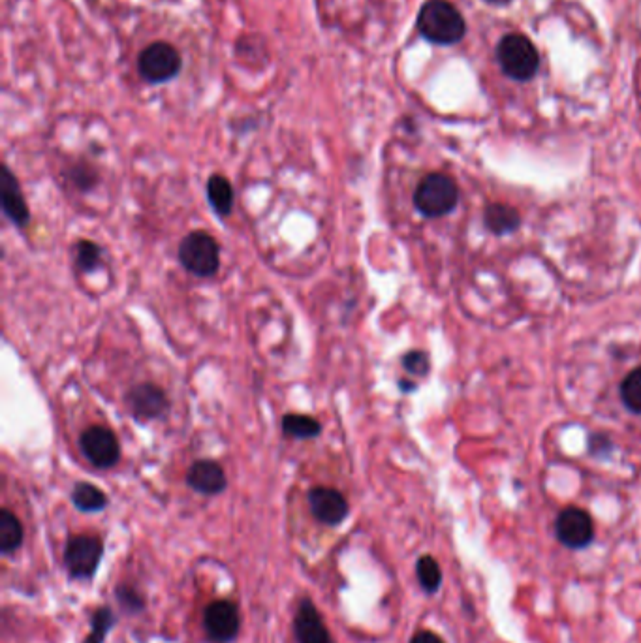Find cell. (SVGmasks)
Listing matches in <instances>:
<instances>
[{"label": "cell", "instance_id": "6da1fadb", "mask_svg": "<svg viewBox=\"0 0 641 643\" xmlns=\"http://www.w3.org/2000/svg\"><path fill=\"white\" fill-rule=\"evenodd\" d=\"M418 29L423 38L438 46H452L465 36V19L448 0H429L418 14Z\"/></svg>", "mask_w": 641, "mask_h": 643}, {"label": "cell", "instance_id": "7a4b0ae2", "mask_svg": "<svg viewBox=\"0 0 641 643\" xmlns=\"http://www.w3.org/2000/svg\"><path fill=\"white\" fill-rule=\"evenodd\" d=\"M459 200L454 179L444 173L425 175L414 192V205L427 219H438L452 213Z\"/></svg>", "mask_w": 641, "mask_h": 643}, {"label": "cell", "instance_id": "3957f363", "mask_svg": "<svg viewBox=\"0 0 641 643\" xmlns=\"http://www.w3.org/2000/svg\"><path fill=\"white\" fill-rule=\"evenodd\" d=\"M179 262L196 277H215L220 267V247L207 232H190L179 245Z\"/></svg>", "mask_w": 641, "mask_h": 643}, {"label": "cell", "instance_id": "277c9868", "mask_svg": "<svg viewBox=\"0 0 641 643\" xmlns=\"http://www.w3.org/2000/svg\"><path fill=\"white\" fill-rule=\"evenodd\" d=\"M497 57H499L502 72L508 78L517 79V81L534 78L540 64L538 51L531 40L523 34L504 36L497 49Z\"/></svg>", "mask_w": 641, "mask_h": 643}, {"label": "cell", "instance_id": "5b68a950", "mask_svg": "<svg viewBox=\"0 0 641 643\" xmlns=\"http://www.w3.org/2000/svg\"><path fill=\"white\" fill-rule=\"evenodd\" d=\"M102 555H104V544L98 536L79 534L70 538L66 544L64 565L72 578L91 580L102 561Z\"/></svg>", "mask_w": 641, "mask_h": 643}, {"label": "cell", "instance_id": "8992f818", "mask_svg": "<svg viewBox=\"0 0 641 643\" xmlns=\"http://www.w3.org/2000/svg\"><path fill=\"white\" fill-rule=\"evenodd\" d=\"M79 448L96 469H111L121 459L119 439L110 427L104 425H93L85 429L79 439Z\"/></svg>", "mask_w": 641, "mask_h": 643}, {"label": "cell", "instance_id": "52a82bcc", "mask_svg": "<svg viewBox=\"0 0 641 643\" xmlns=\"http://www.w3.org/2000/svg\"><path fill=\"white\" fill-rule=\"evenodd\" d=\"M138 68L141 78L151 83H164L179 74L181 55L170 44L155 42L141 51Z\"/></svg>", "mask_w": 641, "mask_h": 643}, {"label": "cell", "instance_id": "ba28073f", "mask_svg": "<svg viewBox=\"0 0 641 643\" xmlns=\"http://www.w3.org/2000/svg\"><path fill=\"white\" fill-rule=\"evenodd\" d=\"M555 533L566 548L581 549L595 538L593 518L581 508H566L555 523Z\"/></svg>", "mask_w": 641, "mask_h": 643}, {"label": "cell", "instance_id": "9c48e42d", "mask_svg": "<svg viewBox=\"0 0 641 643\" xmlns=\"http://www.w3.org/2000/svg\"><path fill=\"white\" fill-rule=\"evenodd\" d=\"M204 627L211 642H232L239 634V627H241L237 606L230 600L211 602L205 608Z\"/></svg>", "mask_w": 641, "mask_h": 643}, {"label": "cell", "instance_id": "30bf717a", "mask_svg": "<svg viewBox=\"0 0 641 643\" xmlns=\"http://www.w3.org/2000/svg\"><path fill=\"white\" fill-rule=\"evenodd\" d=\"M126 403L132 416L140 422L157 420L170 407L168 395L162 388H158L157 384H151V382L134 386L126 395Z\"/></svg>", "mask_w": 641, "mask_h": 643}, {"label": "cell", "instance_id": "8fae6325", "mask_svg": "<svg viewBox=\"0 0 641 643\" xmlns=\"http://www.w3.org/2000/svg\"><path fill=\"white\" fill-rule=\"evenodd\" d=\"M309 506L314 518L324 525H339L348 516V502L333 487L318 486L309 491Z\"/></svg>", "mask_w": 641, "mask_h": 643}, {"label": "cell", "instance_id": "7c38bea8", "mask_svg": "<svg viewBox=\"0 0 641 643\" xmlns=\"http://www.w3.org/2000/svg\"><path fill=\"white\" fill-rule=\"evenodd\" d=\"M0 202L2 211L19 228H25L31 220V209L25 202V196L19 187L16 175L10 172L8 166H2L0 172Z\"/></svg>", "mask_w": 641, "mask_h": 643}, {"label": "cell", "instance_id": "4fadbf2b", "mask_svg": "<svg viewBox=\"0 0 641 643\" xmlns=\"http://www.w3.org/2000/svg\"><path fill=\"white\" fill-rule=\"evenodd\" d=\"M294 632L298 643H331L326 623L309 598L299 604L294 619Z\"/></svg>", "mask_w": 641, "mask_h": 643}, {"label": "cell", "instance_id": "5bb4252c", "mask_svg": "<svg viewBox=\"0 0 641 643\" xmlns=\"http://www.w3.org/2000/svg\"><path fill=\"white\" fill-rule=\"evenodd\" d=\"M187 484L196 493L219 495L228 486V480H226L224 469L220 467L219 463L202 459V461H196L188 469Z\"/></svg>", "mask_w": 641, "mask_h": 643}, {"label": "cell", "instance_id": "9a60e30c", "mask_svg": "<svg viewBox=\"0 0 641 643\" xmlns=\"http://www.w3.org/2000/svg\"><path fill=\"white\" fill-rule=\"evenodd\" d=\"M207 200L213 207V211L219 215L220 219H226L232 215L234 209V189L232 183L222 177V175H213L207 181Z\"/></svg>", "mask_w": 641, "mask_h": 643}, {"label": "cell", "instance_id": "2e32d148", "mask_svg": "<svg viewBox=\"0 0 641 643\" xmlns=\"http://www.w3.org/2000/svg\"><path fill=\"white\" fill-rule=\"evenodd\" d=\"M519 222H521L519 213L510 205L491 204L485 209V226L497 236L514 232Z\"/></svg>", "mask_w": 641, "mask_h": 643}, {"label": "cell", "instance_id": "e0dca14e", "mask_svg": "<svg viewBox=\"0 0 641 643\" xmlns=\"http://www.w3.org/2000/svg\"><path fill=\"white\" fill-rule=\"evenodd\" d=\"M282 433L290 439L311 440L322 433V425L305 414H286L282 418Z\"/></svg>", "mask_w": 641, "mask_h": 643}, {"label": "cell", "instance_id": "ac0fdd59", "mask_svg": "<svg viewBox=\"0 0 641 643\" xmlns=\"http://www.w3.org/2000/svg\"><path fill=\"white\" fill-rule=\"evenodd\" d=\"M23 544V525L8 508L0 512V551L4 555L14 553Z\"/></svg>", "mask_w": 641, "mask_h": 643}, {"label": "cell", "instance_id": "d6986e66", "mask_svg": "<svg viewBox=\"0 0 641 643\" xmlns=\"http://www.w3.org/2000/svg\"><path fill=\"white\" fill-rule=\"evenodd\" d=\"M72 502L81 512H100L108 506V497L100 487L89 482H79L72 491Z\"/></svg>", "mask_w": 641, "mask_h": 643}, {"label": "cell", "instance_id": "ffe728a7", "mask_svg": "<svg viewBox=\"0 0 641 643\" xmlns=\"http://www.w3.org/2000/svg\"><path fill=\"white\" fill-rule=\"evenodd\" d=\"M416 574L425 593H437L442 583V570L433 557L429 555L422 557L416 565Z\"/></svg>", "mask_w": 641, "mask_h": 643}, {"label": "cell", "instance_id": "44dd1931", "mask_svg": "<svg viewBox=\"0 0 641 643\" xmlns=\"http://www.w3.org/2000/svg\"><path fill=\"white\" fill-rule=\"evenodd\" d=\"M102 262V249L93 241H79L76 245V267L83 273H91Z\"/></svg>", "mask_w": 641, "mask_h": 643}, {"label": "cell", "instance_id": "7402d4cb", "mask_svg": "<svg viewBox=\"0 0 641 643\" xmlns=\"http://www.w3.org/2000/svg\"><path fill=\"white\" fill-rule=\"evenodd\" d=\"M621 399L625 407L641 414V367L632 371L621 384Z\"/></svg>", "mask_w": 641, "mask_h": 643}, {"label": "cell", "instance_id": "603a6c76", "mask_svg": "<svg viewBox=\"0 0 641 643\" xmlns=\"http://www.w3.org/2000/svg\"><path fill=\"white\" fill-rule=\"evenodd\" d=\"M115 623V617L108 606L98 608L93 615V623H91V634L87 636L85 643H104L110 628Z\"/></svg>", "mask_w": 641, "mask_h": 643}, {"label": "cell", "instance_id": "cb8c5ba5", "mask_svg": "<svg viewBox=\"0 0 641 643\" xmlns=\"http://www.w3.org/2000/svg\"><path fill=\"white\" fill-rule=\"evenodd\" d=\"M403 367L407 369L408 373H412L416 377H425L429 373V358H427L425 352L412 350L403 358Z\"/></svg>", "mask_w": 641, "mask_h": 643}, {"label": "cell", "instance_id": "d4e9b609", "mask_svg": "<svg viewBox=\"0 0 641 643\" xmlns=\"http://www.w3.org/2000/svg\"><path fill=\"white\" fill-rule=\"evenodd\" d=\"M117 598H119V602L125 606L128 612H140V610H143V598L136 593V589L121 585L117 589Z\"/></svg>", "mask_w": 641, "mask_h": 643}, {"label": "cell", "instance_id": "484cf974", "mask_svg": "<svg viewBox=\"0 0 641 643\" xmlns=\"http://www.w3.org/2000/svg\"><path fill=\"white\" fill-rule=\"evenodd\" d=\"M72 181L79 190H89L93 189L94 183H96V175L89 168H76V170H72Z\"/></svg>", "mask_w": 641, "mask_h": 643}, {"label": "cell", "instance_id": "4316f807", "mask_svg": "<svg viewBox=\"0 0 641 643\" xmlns=\"http://www.w3.org/2000/svg\"><path fill=\"white\" fill-rule=\"evenodd\" d=\"M410 643H444L442 640H440V636H437L435 632H429V630H422V632H418L412 640H410Z\"/></svg>", "mask_w": 641, "mask_h": 643}, {"label": "cell", "instance_id": "83f0119b", "mask_svg": "<svg viewBox=\"0 0 641 643\" xmlns=\"http://www.w3.org/2000/svg\"><path fill=\"white\" fill-rule=\"evenodd\" d=\"M485 2H489V4H506L510 0H485Z\"/></svg>", "mask_w": 641, "mask_h": 643}]
</instances>
